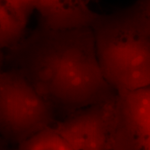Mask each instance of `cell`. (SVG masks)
I'll return each mask as SVG.
<instances>
[{"label":"cell","mask_w":150,"mask_h":150,"mask_svg":"<svg viewBox=\"0 0 150 150\" xmlns=\"http://www.w3.org/2000/svg\"><path fill=\"white\" fill-rule=\"evenodd\" d=\"M5 59L55 110L101 104L110 90L97 54L91 27L52 29L40 23Z\"/></svg>","instance_id":"cell-1"},{"label":"cell","mask_w":150,"mask_h":150,"mask_svg":"<svg viewBox=\"0 0 150 150\" xmlns=\"http://www.w3.org/2000/svg\"><path fill=\"white\" fill-rule=\"evenodd\" d=\"M91 27L110 87L122 94L150 86V14L142 6L110 16L96 15Z\"/></svg>","instance_id":"cell-2"},{"label":"cell","mask_w":150,"mask_h":150,"mask_svg":"<svg viewBox=\"0 0 150 150\" xmlns=\"http://www.w3.org/2000/svg\"><path fill=\"white\" fill-rule=\"evenodd\" d=\"M54 109L20 71H3L0 77V138L19 145L53 126Z\"/></svg>","instance_id":"cell-3"},{"label":"cell","mask_w":150,"mask_h":150,"mask_svg":"<svg viewBox=\"0 0 150 150\" xmlns=\"http://www.w3.org/2000/svg\"><path fill=\"white\" fill-rule=\"evenodd\" d=\"M103 104L83 108L54 124L73 150H108V116Z\"/></svg>","instance_id":"cell-4"},{"label":"cell","mask_w":150,"mask_h":150,"mask_svg":"<svg viewBox=\"0 0 150 150\" xmlns=\"http://www.w3.org/2000/svg\"><path fill=\"white\" fill-rule=\"evenodd\" d=\"M36 11L38 23L52 29L91 27L96 16L87 0H38Z\"/></svg>","instance_id":"cell-5"},{"label":"cell","mask_w":150,"mask_h":150,"mask_svg":"<svg viewBox=\"0 0 150 150\" xmlns=\"http://www.w3.org/2000/svg\"><path fill=\"white\" fill-rule=\"evenodd\" d=\"M118 118L135 140L150 131V86L120 94Z\"/></svg>","instance_id":"cell-6"},{"label":"cell","mask_w":150,"mask_h":150,"mask_svg":"<svg viewBox=\"0 0 150 150\" xmlns=\"http://www.w3.org/2000/svg\"><path fill=\"white\" fill-rule=\"evenodd\" d=\"M16 150H73L53 126L43 129L19 145Z\"/></svg>","instance_id":"cell-7"},{"label":"cell","mask_w":150,"mask_h":150,"mask_svg":"<svg viewBox=\"0 0 150 150\" xmlns=\"http://www.w3.org/2000/svg\"><path fill=\"white\" fill-rule=\"evenodd\" d=\"M27 24L16 18L4 5L0 11V50H8L25 35Z\"/></svg>","instance_id":"cell-8"},{"label":"cell","mask_w":150,"mask_h":150,"mask_svg":"<svg viewBox=\"0 0 150 150\" xmlns=\"http://www.w3.org/2000/svg\"><path fill=\"white\" fill-rule=\"evenodd\" d=\"M11 14L19 20L27 24L33 11L36 10L38 0H1Z\"/></svg>","instance_id":"cell-9"},{"label":"cell","mask_w":150,"mask_h":150,"mask_svg":"<svg viewBox=\"0 0 150 150\" xmlns=\"http://www.w3.org/2000/svg\"><path fill=\"white\" fill-rule=\"evenodd\" d=\"M135 141L138 150H150V131Z\"/></svg>","instance_id":"cell-10"},{"label":"cell","mask_w":150,"mask_h":150,"mask_svg":"<svg viewBox=\"0 0 150 150\" xmlns=\"http://www.w3.org/2000/svg\"><path fill=\"white\" fill-rule=\"evenodd\" d=\"M0 150H12V146L0 138Z\"/></svg>","instance_id":"cell-11"},{"label":"cell","mask_w":150,"mask_h":150,"mask_svg":"<svg viewBox=\"0 0 150 150\" xmlns=\"http://www.w3.org/2000/svg\"><path fill=\"white\" fill-rule=\"evenodd\" d=\"M5 61V56L4 54L3 50H0V77H1V75L2 74L3 70H2V66L3 63Z\"/></svg>","instance_id":"cell-12"}]
</instances>
